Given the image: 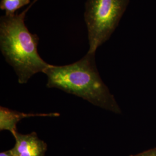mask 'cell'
Returning <instances> with one entry per match:
<instances>
[{
	"label": "cell",
	"instance_id": "cell-1",
	"mask_svg": "<svg viewBox=\"0 0 156 156\" xmlns=\"http://www.w3.org/2000/svg\"><path fill=\"white\" fill-rule=\"evenodd\" d=\"M30 8L20 13L5 15L0 19V49L6 61L13 68L20 84L26 83L34 75L49 66L38 53L39 38L25 24Z\"/></svg>",
	"mask_w": 156,
	"mask_h": 156
},
{
	"label": "cell",
	"instance_id": "cell-2",
	"mask_svg": "<svg viewBox=\"0 0 156 156\" xmlns=\"http://www.w3.org/2000/svg\"><path fill=\"white\" fill-rule=\"evenodd\" d=\"M47 87L57 88L76 95L94 105L117 111V107L98 73L95 53H88L73 64L62 66L49 65L44 72Z\"/></svg>",
	"mask_w": 156,
	"mask_h": 156
},
{
	"label": "cell",
	"instance_id": "cell-3",
	"mask_svg": "<svg viewBox=\"0 0 156 156\" xmlns=\"http://www.w3.org/2000/svg\"><path fill=\"white\" fill-rule=\"evenodd\" d=\"M129 0H86L84 20L88 31L89 50L95 53L110 38L127 9Z\"/></svg>",
	"mask_w": 156,
	"mask_h": 156
},
{
	"label": "cell",
	"instance_id": "cell-4",
	"mask_svg": "<svg viewBox=\"0 0 156 156\" xmlns=\"http://www.w3.org/2000/svg\"><path fill=\"white\" fill-rule=\"evenodd\" d=\"M15 146L11 149L15 156H45L47 144L40 140L35 132L22 134L17 132Z\"/></svg>",
	"mask_w": 156,
	"mask_h": 156
},
{
	"label": "cell",
	"instance_id": "cell-5",
	"mask_svg": "<svg viewBox=\"0 0 156 156\" xmlns=\"http://www.w3.org/2000/svg\"><path fill=\"white\" fill-rule=\"evenodd\" d=\"M58 113H26L9 109L5 107L0 108V130L9 131L14 136L16 134V125L19 122L24 118L36 117H58Z\"/></svg>",
	"mask_w": 156,
	"mask_h": 156
},
{
	"label": "cell",
	"instance_id": "cell-6",
	"mask_svg": "<svg viewBox=\"0 0 156 156\" xmlns=\"http://www.w3.org/2000/svg\"><path fill=\"white\" fill-rule=\"evenodd\" d=\"M30 0H1L0 9L5 11L6 15H15L16 11L24 6L28 5Z\"/></svg>",
	"mask_w": 156,
	"mask_h": 156
},
{
	"label": "cell",
	"instance_id": "cell-7",
	"mask_svg": "<svg viewBox=\"0 0 156 156\" xmlns=\"http://www.w3.org/2000/svg\"><path fill=\"white\" fill-rule=\"evenodd\" d=\"M0 156H15L12 152L11 150L9 151H3L1 152L0 153Z\"/></svg>",
	"mask_w": 156,
	"mask_h": 156
},
{
	"label": "cell",
	"instance_id": "cell-8",
	"mask_svg": "<svg viewBox=\"0 0 156 156\" xmlns=\"http://www.w3.org/2000/svg\"><path fill=\"white\" fill-rule=\"evenodd\" d=\"M137 156H156V152H149V153H146L145 154H140Z\"/></svg>",
	"mask_w": 156,
	"mask_h": 156
},
{
	"label": "cell",
	"instance_id": "cell-9",
	"mask_svg": "<svg viewBox=\"0 0 156 156\" xmlns=\"http://www.w3.org/2000/svg\"><path fill=\"white\" fill-rule=\"evenodd\" d=\"M38 0H34L33 1V2L31 4V5H29V6H30V7H31V6L33 5L34 4L35 2H37Z\"/></svg>",
	"mask_w": 156,
	"mask_h": 156
}]
</instances>
